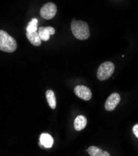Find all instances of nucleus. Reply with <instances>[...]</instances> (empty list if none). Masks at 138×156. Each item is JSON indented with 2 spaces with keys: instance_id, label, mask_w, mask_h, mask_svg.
Masks as SVG:
<instances>
[{
  "instance_id": "nucleus-8",
  "label": "nucleus",
  "mask_w": 138,
  "mask_h": 156,
  "mask_svg": "<svg viewBox=\"0 0 138 156\" xmlns=\"http://www.w3.org/2000/svg\"><path fill=\"white\" fill-rule=\"evenodd\" d=\"M87 123L86 118L83 115H79L76 117L74 121V129L77 131H80L86 128Z\"/></svg>"
},
{
  "instance_id": "nucleus-12",
  "label": "nucleus",
  "mask_w": 138,
  "mask_h": 156,
  "mask_svg": "<svg viewBox=\"0 0 138 156\" xmlns=\"http://www.w3.org/2000/svg\"><path fill=\"white\" fill-rule=\"evenodd\" d=\"M46 98H47V102L50 107L54 110L56 108V100L53 91L49 90L46 91Z\"/></svg>"
},
{
  "instance_id": "nucleus-9",
  "label": "nucleus",
  "mask_w": 138,
  "mask_h": 156,
  "mask_svg": "<svg viewBox=\"0 0 138 156\" xmlns=\"http://www.w3.org/2000/svg\"><path fill=\"white\" fill-rule=\"evenodd\" d=\"M26 37L29 41L34 46H40L42 44V40L37 31L34 33L26 32Z\"/></svg>"
},
{
  "instance_id": "nucleus-14",
  "label": "nucleus",
  "mask_w": 138,
  "mask_h": 156,
  "mask_svg": "<svg viewBox=\"0 0 138 156\" xmlns=\"http://www.w3.org/2000/svg\"><path fill=\"white\" fill-rule=\"evenodd\" d=\"M133 132L136 137L138 138V123L136 124L133 127Z\"/></svg>"
},
{
  "instance_id": "nucleus-3",
  "label": "nucleus",
  "mask_w": 138,
  "mask_h": 156,
  "mask_svg": "<svg viewBox=\"0 0 138 156\" xmlns=\"http://www.w3.org/2000/svg\"><path fill=\"white\" fill-rule=\"evenodd\" d=\"M115 70V66L112 62L106 61L102 63L97 70V76L100 81H103L113 75Z\"/></svg>"
},
{
  "instance_id": "nucleus-5",
  "label": "nucleus",
  "mask_w": 138,
  "mask_h": 156,
  "mask_svg": "<svg viewBox=\"0 0 138 156\" xmlns=\"http://www.w3.org/2000/svg\"><path fill=\"white\" fill-rule=\"evenodd\" d=\"M74 92L78 98L84 101L90 100L93 95L90 88L84 85H77L74 88Z\"/></svg>"
},
{
  "instance_id": "nucleus-10",
  "label": "nucleus",
  "mask_w": 138,
  "mask_h": 156,
  "mask_svg": "<svg viewBox=\"0 0 138 156\" xmlns=\"http://www.w3.org/2000/svg\"><path fill=\"white\" fill-rule=\"evenodd\" d=\"M40 142L46 148H50L53 144V139L49 134H42L40 137Z\"/></svg>"
},
{
  "instance_id": "nucleus-1",
  "label": "nucleus",
  "mask_w": 138,
  "mask_h": 156,
  "mask_svg": "<svg viewBox=\"0 0 138 156\" xmlns=\"http://www.w3.org/2000/svg\"><path fill=\"white\" fill-rule=\"evenodd\" d=\"M71 29L73 36L79 40L85 41L90 36L89 25L85 21L72 20L71 24Z\"/></svg>"
},
{
  "instance_id": "nucleus-7",
  "label": "nucleus",
  "mask_w": 138,
  "mask_h": 156,
  "mask_svg": "<svg viewBox=\"0 0 138 156\" xmlns=\"http://www.w3.org/2000/svg\"><path fill=\"white\" fill-rule=\"evenodd\" d=\"M55 33V29L50 26L40 27L39 28V34L42 41H47L50 39V36Z\"/></svg>"
},
{
  "instance_id": "nucleus-6",
  "label": "nucleus",
  "mask_w": 138,
  "mask_h": 156,
  "mask_svg": "<svg viewBox=\"0 0 138 156\" xmlns=\"http://www.w3.org/2000/svg\"><path fill=\"white\" fill-rule=\"evenodd\" d=\"M120 96L118 93H113L106 99L105 103V108L106 111L114 110L120 101Z\"/></svg>"
},
{
  "instance_id": "nucleus-11",
  "label": "nucleus",
  "mask_w": 138,
  "mask_h": 156,
  "mask_svg": "<svg viewBox=\"0 0 138 156\" xmlns=\"http://www.w3.org/2000/svg\"><path fill=\"white\" fill-rule=\"evenodd\" d=\"M87 152L90 156H110V154L105 151H103L96 146L89 147Z\"/></svg>"
},
{
  "instance_id": "nucleus-4",
  "label": "nucleus",
  "mask_w": 138,
  "mask_h": 156,
  "mask_svg": "<svg viewBox=\"0 0 138 156\" xmlns=\"http://www.w3.org/2000/svg\"><path fill=\"white\" fill-rule=\"evenodd\" d=\"M57 12L56 5L52 2L45 4L40 9V16L47 20H51L55 17Z\"/></svg>"
},
{
  "instance_id": "nucleus-2",
  "label": "nucleus",
  "mask_w": 138,
  "mask_h": 156,
  "mask_svg": "<svg viewBox=\"0 0 138 156\" xmlns=\"http://www.w3.org/2000/svg\"><path fill=\"white\" fill-rule=\"evenodd\" d=\"M17 49V42L6 31L0 30V50L5 52L11 53Z\"/></svg>"
},
{
  "instance_id": "nucleus-13",
  "label": "nucleus",
  "mask_w": 138,
  "mask_h": 156,
  "mask_svg": "<svg viewBox=\"0 0 138 156\" xmlns=\"http://www.w3.org/2000/svg\"><path fill=\"white\" fill-rule=\"evenodd\" d=\"M37 24H38V20L36 18H32L26 27L27 32L29 33H34L36 32L37 30Z\"/></svg>"
}]
</instances>
